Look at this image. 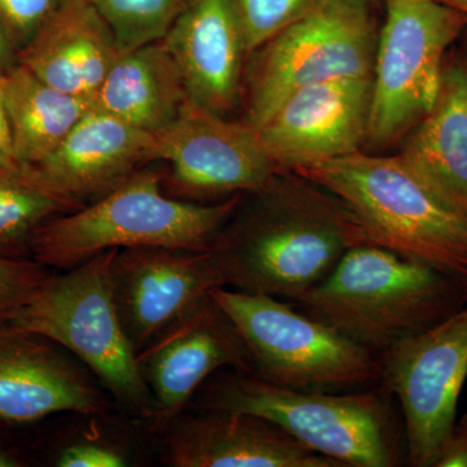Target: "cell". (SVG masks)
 <instances>
[{"instance_id":"cell-1","label":"cell","mask_w":467,"mask_h":467,"mask_svg":"<svg viewBox=\"0 0 467 467\" xmlns=\"http://www.w3.org/2000/svg\"><path fill=\"white\" fill-rule=\"evenodd\" d=\"M367 243L348 202L306 175L282 171L243 193L209 251L226 287L294 301Z\"/></svg>"},{"instance_id":"cell-2","label":"cell","mask_w":467,"mask_h":467,"mask_svg":"<svg viewBox=\"0 0 467 467\" xmlns=\"http://www.w3.org/2000/svg\"><path fill=\"white\" fill-rule=\"evenodd\" d=\"M374 355L431 327L467 303V285L391 250L353 247L330 275L294 300Z\"/></svg>"},{"instance_id":"cell-3","label":"cell","mask_w":467,"mask_h":467,"mask_svg":"<svg viewBox=\"0 0 467 467\" xmlns=\"http://www.w3.org/2000/svg\"><path fill=\"white\" fill-rule=\"evenodd\" d=\"M165 171L147 165L99 201L43 223L29 243L32 259L69 270L101 252L138 247L208 251L242 201L216 202L168 195Z\"/></svg>"},{"instance_id":"cell-4","label":"cell","mask_w":467,"mask_h":467,"mask_svg":"<svg viewBox=\"0 0 467 467\" xmlns=\"http://www.w3.org/2000/svg\"><path fill=\"white\" fill-rule=\"evenodd\" d=\"M348 202L368 241L467 285V216L399 153H352L299 169Z\"/></svg>"},{"instance_id":"cell-5","label":"cell","mask_w":467,"mask_h":467,"mask_svg":"<svg viewBox=\"0 0 467 467\" xmlns=\"http://www.w3.org/2000/svg\"><path fill=\"white\" fill-rule=\"evenodd\" d=\"M189 407L264 418L343 467L398 463L389 411L373 391H303L225 368L202 384Z\"/></svg>"},{"instance_id":"cell-6","label":"cell","mask_w":467,"mask_h":467,"mask_svg":"<svg viewBox=\"0 0 467 467\" xmlns=\"http://www.w3.org/2000/svg\"><path fill=\"white\" fill-rule=\"evenodd\" d=\"M373 0H318L251 52L243 79L241 119L259 130L306 86L371 77L378 27Z\"/></svg>"},{"instance_id":"cell-7","label":"cell","mask_w":467,"mask_h":467,"mask_svg":"<svg viewBox=\"0 0 467 467\" xmlns=\"http://www.w3.org/2000/svg\"><path fill=\"white\" fill-rule=\"evenodd\" d=\"M116 252H101L63 275H52L8 321L69 350L121 407L150 422L153 398L140 376L110 285Z\"/></svg>"},{"instance_id":"cell-8","label":"cell","mask_w":467,"mask_h":467,"mask_svg":"<svg viewBox=\"0 0 467 467\" xmlns=\"http://www.w3.org/2000/svg\"><path fill=\"white\" fill-rule=\"evenodd\" d=\"M211 296L238 328L254 376L303 391L350 392L379 382L377 355L278 297L227 287Z\"/></svg>"},{"instance_id":"cell-9","label":"cell","mask_w":467,"mask_h":467,"mask_svg":"<svg viewBox=\"0 0 467 467\" xmlns=\"http://www.w3.org/2000/svg\"><path fill=\"white\" fill-rule=\"evenodd\" d=\"M365 152L402 140L434 109L447 52L467 29L462 12L439 0H384Z\"/></svg>"},{"instance_id":"cell-10","label":"cell","mask_w":467,"mask_h":467,"mask_svg":"<svg viewBox=\"0 0 467 467\" xmlns=\"http://www.w3.org/2000/svg\"><path fill=\"white\" fill-rule=\"evenodd\" d=\"M380 356L379 382L404 414L409 463L434 467L467 379V303Z\"/></svg>"},{"instance_id":"cell-11","label":"cell","mask_w":467,"mask_h":467,"mask_svg":"<svg viewBox=\"0 0 467 467\" xmlns=\"http://www.w3.org/2000/svg\"><path fill=\"white\" fill-rule=\"evenodd\" d=\"M156 137L160 161L171 167L165 192L182 201L205 202L254 192L279 171L256 129L192 103Z\"/></svg>"},{"instance_id":"cell-12","label":"cell","mask_w":467,"mask_h":467,"mask_svg":"<svg viewBox=\"0 0 467 467\" xmlns=\"http://www.w3.org/2000/svg\"><path fill=\"white\" fill-rule=\"evenodd\" d=\"M110 285L137 355L207 299L213 288L226 287L211 251L169 247L117 250Z\"/></svg>"},{"instance_id":"cell-13","label":"cell","mask_w":467,"mask_h":467,"mask_svg":"<svg viewBox=\"0 0 467 467\" xmlns=\"http://www.w3.org/2000/svg\"><path fill=\"white\" fill-rule=\"evenodd\" d=\"M138 368L153 398L150 423L162 431L189 407L217 371L254 374V362L238 328L209 296L137 355Z\"/></svg>"},{"instance_id":"cell-14","label":"cell","mask_w":467,"mask_h":467,"mask_svg":"<svg viewBox=\"0 0 467 467\" xmlns=\"http://www.w3.org/2000/svg\"><path fill=\"white\" fill-rule=\"evenodd\" d=\"M371 77H344L291 94L259 129L279 171L361 152L370 117Z\"/></svg>"},{"instance_id":"cell-15","label":"cell","mask_w":467,"mask_h":467,"mask_svg":"<svg viewBox=\"0 0 467 467\" xmlns=\"http://www.w3.org/2000/svg\"><path fill=\"white\" fill-rule=\"evenodd\" d=\"M158 161L160 142L155 134L92 107L50 155L18 168L34 182L81 209Z\"/></svg>"},{"instance_id":"cell-16","label":"cell","mask_w":467,"mask_h":467,"mask_svg":"<svg viewBox=\"0 0 467 467\" xmlns=\"http://www.w3.org/2000/svg\"><path fill=\"white\" fill-rule=\"evenodd\" d=\"M109 398L60 346L0 322V420L29 423L57 413L104 414Z\"/></svg>"},{"instance_id":"cell-17","label":"cell","mask_w":467,"mask_h":467,"mask_svg":"<svg viewBox=\"0 0 467 467\" xmlns=\"http://www.w3.org/2000/svg\"><path fill=\"white\" fill-rule=\"evenodd\" d=\"M162 41L189 103L225 117L241 109L248 50L234 0H187Z\"/></svg>"},{"instance_id":"cell-18","label":"cell","mask_w":467,"mask_h":467,"mask_svg":"<svg viewBox=\"0 0 467 467\" xmlns=\"http://www.w3.org/2000/svg\"><path fill=\"white\" fill-rule=\"evenodd\" d=\"M174 467H343L254 414L204 410L162 430Z\"/></svg>"},{"instance_id":"cell-19","label":"cell","mask_w":467,"mask_h":467,"mask_svg":"<svg viewBox=\"0 0 467 467\" xmlns=\"http://www.w3.org/2000/svg\"><path fill=\"white\" fill-rule=\"evenodd\" d=\"M121 52L90 0H63L18 52V64L57 90L94 99Z\"/></svg>"},{"instance_id":"cell-20","label":"cell","mask_w":467,"mask_h":467,"mask_svg":"<svg viewBox=\"0 0 467 467\" xmlns=\"http://www.w3.org/2000/svg\"><path fill=\"white\" fill-rule=\"evenodd\" d=\"M399 155L448 204L467 216V58H445L434 109Z\"/></svg>"},{"instance_id":"cell-21","label":"cell","mask_w":467,"mask_h":467,"mask_svg":"<svg viewBox=\"0 0 467 467\" xmlns=\"http://www.w3.org/2000/svg\"><path fill=\"white\" fill-rule=\"evenodd\" d=\"M92 101L95 109L155 135L173 124L189 103L182 76L162 39L119 55Z\"/></svg>"},{"instance_id":"cell-22","label":"cell","mask_w":467,"mask_h":467,"mask_svg":"<svg viewBox=\"0 0 467 467\" xmlns=\"http://www.w3.org/2000/svg\"><path fill=\"white\" fill-rule=\"evenodd\" d=\"M3 101L16 167H30L50 155L94 107L88 98L57 90L21 64L3 76Z\"/></svg>"},{"instance_id":"cell-23","label":"cell","mask_w":467,"mask_h":467,"mask_svg":"<svg viewBox=\"0 0 467 467\" xmlns=\"http://www.w3.org/2000/svg\"><path fill=\"white\" fill-rule=\"evenodd\" d=\"M75 211V205L34 182L16 165L0 168V251H29L34 233L43 223Z\"/></svg>"},{"instance_id":"cell-24","label":"cell","mask_w":467,"mask_h":467,"mask_svg":"<svg viewBox=\"0 0 467 467\" xmlns=\"http://www.w3.org/2000/svg\"><path fill=\"white\" fill-rule=\"evenodd\" d=\"M115 34L125 54L160 41L171 29L187 0H90Z\"/></svg>"},{"instance_id":"cell-25","label":"cell","mask_w":467,"mask_h":467,"mask_svg":"<svg viewBox=\"0 0 467 467\" xmlns=\"http://www.w3.org/2000/svg\"><path fill=\"white\" fill-rule=\"evenodd\" d=\"M318 0H234L248 57L267 39L306 15Z\"/></svg>"},{"instance_id":"cell-26","label":"cell","mask_w":467,"mask_h":467,"mask_svg":"<svg viewBox=\"0 0 467 467\" xmlns=\"http://www.w3.org/2000/svg\"><path fill=\"white\" fill-rule=\"evenodd\" d=\"M50 267L0 251V322L29 304L50 281Z\"/></svg>"},{"instance_id":"cell-27","label":"cell","mask_w":467,"mask_h":467,"mask_svg":"<svg viewBox=\"0 0 467 467\" xmlns=\"http://www.w3.org/2000/svg\"><path fill=\"white\" fill-rule=\"evenodd\" d=\"M63 0H0V27L15 50L32 41Z\"/></svg>"},{"instance_id":"cell-28","label":"cell","mask_w":467,"mask_h":467,"mask_svg":"<svg viewBox=\"0 0 467 467\" xmlns=\"http://www.w3.org/2000/svg\"><path fill=\"white\" fill-rule=\"evenodd\" d=\"M58 467H122L128 466L125 451L97 441H81L67 445L58 453Z\"/></svg>"},{"instance_id":"cell-29","label":"cell","mask_w":467,"mask_h":467,"mask_svg":"<svg viewBox=\"0 0 467 467\" xmlns=\"http://www.w3.org/2000/svg\"><path fill=\"white\" fill-rule=\"evenodd\" d=\"M434 467H467V414L456 420L448 432Z\"/></svg>"},{"instance_id":"cell-30","label":"cell","mask_w":467,"mask_h":467,"mask_svg":"<svg viewBox=\"0 0 467 467\" xmlns=\"http://www.w3.org/2000/svg\"><path fill=\"white\" fill-rule=\"evenodd\" d=\"M5 70L0 69V168L15 167L12 155L11 133L7 115H5V101H3V76Z\"/></svg>"},{"instance_id":"cell-31","label":"cell","mask_w":467,"mask_h":467,"mask_svg":"<svg viewBox=\"0 0 467 467\" xmlns=\"http://www.w3.org/2000/svg\"><path fill=\"white\" fill-rule=\"evenodd\" d=\"M18 63V54L15 50L12 43L9 42L7 36L0 27V69L7 70L9 67L16 66Z\"/></svg>"},{"instance_id":"cell-32","label":"cell","mask_w":467,"mask_h":467,"mask_svg":"<svg viewBox=\"0 0 467 467\" xmlns=\"http://www.w3.org/2000/svg\"><path fill=\"white\" fill-rule=\"evenodd\" d=\"M20 465V461L14 454L0 448V467H16Z\"/></svg>"},{"instance_id":"cell-33","label":"cell","mask_w":467,"mask_h":467,"mask_svg":"<svg viewBox=\"0 0 467 467\" xmlns=\"http://www.w3.org/2000/svg\"><path fill=\"white\" fill-rule=\"evenodd\" d=\"M442 5H450V7L462 12L467 16V0H439Z\"/></svg>"},{"instance_id":"cell-34","label":"cell","mask_w":467,"mask_h":467,"mask_svg":"<svg viewBox=\"0 0 467 467\" xmlns=\"http://www.w3.org/2000/svg\"><path fill=\"white\" fill-rule=\"evenodd\" d=\"M463 36V48H465V57L467 58V29L462 34Z\"/></svg>"},{"instance_id":"cell-35","label":"cell","mask_w":467,"mask_h":467,"mask_svg":"<svg viewBox=\"0 0 467 467\" xmlns=\"http://www.w3.org/2000/svg\"><path fill=\"white\" fill-rule=\"evenodd\" d=\"M373 2H377V0H373Z\"/></svg>"}]
</instances>
